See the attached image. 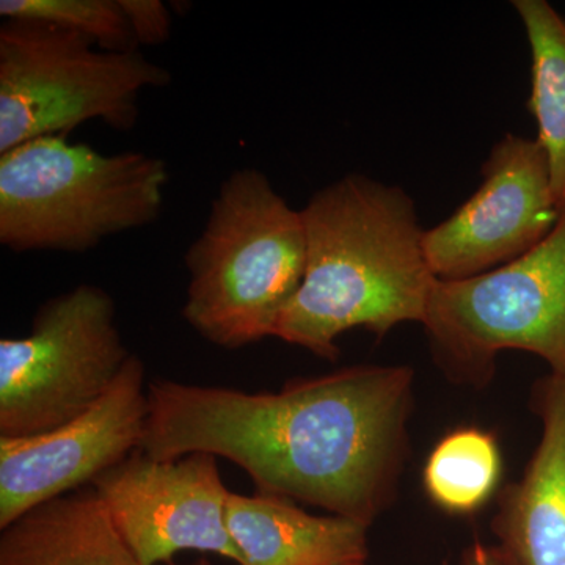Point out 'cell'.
I'll return each mask as SVG.
<instances>
[{"mask_svg": "<svg viewBox=\"0 0 565 565\" xmlns=\"http://www.w3.org/2000/svg\"><path fill=\"white\" fill-rule=\"evenodd\" d=\"M137 47L159 46L170 39L172 18L161 0H120Z\"/></svg>", "mask_w": 565, "mask_h": 565, "instance_id": "cell-17", "label": "cell"}, {"mask_svg": "<svg viewBox=\"0 0 565 565\" xmlns=\"http://www.w3.org/2000/svg\"><path fill=\"white\" fill-rule=\"evenodd\" d=\"M423 326L459 366L486 370L498 352L519 349L565 377V204L552 233L514 262L463 280L437 278Z\"/></svg>", "mask_w": 565, "mask_h": 565, "instance_id": "cell-7", "label": "cell"}, {"mask_svg": "<svg viewBox=\"0 0 565 565\" xmlns=\"http://www.w3.org/2000/svg\"><path fill=\"white\" fill-rule=\"evenodd\" d=\"M131 355L109 292L84 282L52 297L28 337L0 340V437L73 422L109 392Z\"/></svg>", "mask_w": 565, "mask_h": 565, "instance_id": "cell-6", "label": "cell"}, {"mask_svg": "<svg viewBox=\"0 0 565 565\" xmlns=\"http://www.w3.org/2000/svg\"><path fill=\"white\" fill-rule=\"evenodd\" d=\"M182 318L222 349L275 337L303 281L307 233L296 211L256 169L234 170L185 253Z\"/></svg>", "mask_w": 565, "mask_h": 565, "instance_id": "cell-3", "label": "cell"}, {"mask_svg": "<svg viewBox=\"0 0 565 565\" xmlns=\"http://www.w3.org/2000/svg\"><path fill=\"white\" fill-rule=\"evenodd\" d=\"M163 565H173V564H163Z\"/></svg>", "mask_w": 565, "mask_h": 565, "instance_id": "cell-19", "label": "cell"}, {"mask_svg": "<svg viewBox=\"0 0 565 565\" xmlns=\"http://www.w3.org/2000/svg\"><path fill=\"white\" fill-rule=\"evenodd\" d=\"M530 41V110L548 162L553 193L561 210L565 204V18L545 0L512 2Z\"/></svg>", "mask_w": 565, "mask_h": 565, "instance_id": "cell-14", "label": "cell"}, {"mask_svg": "<svg viewBox=\"0 0 565 565\" xmlns=\"http://www.w3.org/2000/svg\"><path fill=\"white\" fill-rule=\"evenodd\" d=\"M302 215L303 281L275 338L334 360L338 338L355 327L384 337L426 321L437 277L403 189L349 174L315 193Z\"/></svg>", "mask_w": 565, "mask_h": 565, "instance_id": "cell-2", "label": "cell"}, {"mask_svg": "<svg viewBox=\"0 0 565 565\" xmlns=\"http://www.w3.org/2000/svg\"><path fill=\"white\" fill-rule=\"evenodd\" d=\"M169 71L137 51L99 50L87 36L50 24L0 28V154L40 137L68 136L102 120L131 131L145 90L166 87Z\"/></svg>", "mask_w": 565, "mask_h": 565, "instance_id": "cell-5", "label": "cell"}, {"mask_svg": "<svg viewBox=\"0 0 565 565\" xmlns=\"http://www.w3.org/2000/svg\"><path fill=\"white\" fill-rule=\"evenodd\" d=\"M501 478V455L493 435L468 427L446 435L424 467V487L435 504L468 514L492 497Z\"/></svg>", "mask_w": 565, "mask_h": 565, "instance_id": "cell-15", "label": "cell"}, {"mask_svg": "<svg viewBox=\"0 0 565 565\" xmlns=\"http://www.w3.org/2000/svg\"><path fill=\"white\" fill-rule=\"evenodd\" d=\"M0 565H141L95 490L36 505L0 535Z\"/></svg>", "mask_w": 565, "mask_h": 565, "instance_id": "cell-13", "label": "cell"}, {"mask_svg": "<svg viewBox=\"0 0 565 565\" xmlns=\"http://www.w3.org/2000/svg\"><path fill=\"white\" fill-rule=\"evenodd\" d=\"M148 416L145 364L131 355L90 411L50 433L0 437V530L25 512L92 484L140 448Z\"/></svg>", "mask_w": 565, "mask_h": 565, "instance_id": "cell-10", "label": "cell"}, {"mask_svg": "<svg viewBox=\"0 0 565 565\" xmlns=\"http://www.w3.org/2000/svg\"><path fill=\"white\" fill-rule=\"evenodd\" d=\"M0 17L79 33L104 51L139 50L120 0H2Z\"/></svg>", "mask_w": 565, "mask_h": 565, "instance_id": "cell-16", "label": "cell"}, {"mask_svg": "<svg viewBox=\"0 0 565 565\" xmlns=\"http://www.w3.org/2000/svg\"><path fill=\"white\" fill-rule=\"evenodd\" d=\"M217 459L193 452L156 460L137 449L92 482L141 565H163L181 552L214 553L241 564L226 525L232 492Z\"/></svg>", "mask_w": 565, "mask_h": 565, "instance_id": "cell-8", "label": "cell"}, {"mask_svg": "<svg viewBox=\"0 0 565 565\" xmlns=\"http://www.w3.org/2000/svg\"><path fill=\"white\" fill-rule=\"evenodd\" d=\"M412 381L404 366H353L278 393L151 382L139 449L156 460L222 457L259 493L370 525L403 460Z\"/></svg>", "mask_w": 565, "mask_h": 565, "instance_id": "cell-1", "label": "cell"}, {"mask_svg": "<svg viewBox=\"0 0 565 565\" xmlns=\"http://www.w3.org/2000/svg\"><path fill=\"white\" fill-rule=\"evenodd\" d=\"M226 525L239 565H362L366 523L311 515L274 494L230 493Z\"/></svg>", "mask_w": 565, "mask_h": 565, "instance_id": "cell-12", "label": "cell"}, {"mask_svg": "<svg viewBox=\"0 0 565 565\" xmlns=\"http://www.w3.org/2000/svg\"><path fill=\"white\" fill-rule=\"evenodd\" d=\"M166 162L140 151L103 154L68 136L0 154V244L14 253H82L158 221Z\"/></svg>", "mask_w": 565, "mask_h": 565, "instance_id": "cell-4", "label": "cell"}, {"mask_svg": "<svg viewBox=\"0 0 565 565\" xmlns=\"http://www.w3.org/2000/svg\"><path fill=\"white\" fill-rule=\"evenodd\" d=\"M539 412L541 444L503 494L498 534L514 565H565V377L545 379Z\"/></svg>", "mask_w": 565, "mask_h": 565, "instance_id": "cell-11", "label": "cell"}, {"mask_svg": "<svg viewBox=\"0 0 565 565\" xmlns=\"http://www.w3.org/2000/svg\"><path fill=\"white\" fill-rule=\"evenodd\" d=\"M465 565H514L503 548L476 544L468 552Z\"/></svg>", "mask_w": 565, "mask_h": 565, "instance_id": "cell-18", "label": "cell"}, {"mask_svg": "<svg viewBox=\"0 0 565 565\" xmlns=\"http://www.w3.org/2000/svg\"><path fill=\"white\" fill-rule=\"evenodd\" d=\"M559 215L541 145L508 134L482 167L478 191L424 232V253L438 280H463L533 250Z\"/></svg>", "mask_w": 565, "mask_h": 565, "instance_id": "cell-9", "label": "cell"}]
</instances>
